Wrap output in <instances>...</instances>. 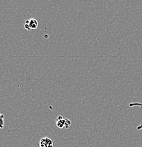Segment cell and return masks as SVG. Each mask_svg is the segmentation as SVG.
I'll use <instances>...</instances> for the list:
<instances>
[{
    "mask_svg": "<svg viewBox=\"0 0 142 147\" xmlns=\"http://www.w3.org/2000/svg\"><path fill=\"white\" fill-rule=\"evenodd\" d=\"M4 126V115L0 113V129H3Z\"/></svg>",
    "mask_w": 142,
    "mask_h": 147,
    "instance_id": "cell-5",
    "label": "cell"
},
{
    "mask_svg": "<svg viewBox=\"0 0 142 147\" xmlns=\"http://www.w3.org/2000/svg\"><path fill=\"white\" fill-rule=\"evenodd\" d=\"M38 26V22L35 18H30V19L27 20L24 24V28L28 30H32V29H36Z\"/></svg>",
    "mask_w": 142,
    "mask_h": 147,
    "instance_id": "cell-2",
    "label": "cell"
},
{
    "mask_svg": "<svg viewBox=\"0 0 142 147\" xmlns=\"http://www.w3.org/2000/svg\"><path fill=\"white\" fill-rule=\"evenodd\" d=\"M39 146L40 147H53L54 144H53L52 139L50 138L45 137L42 138L39 142Z\"/></svg>",
    "mask_w": 142,
    "mask_h": 147,
    "instance_id": "cell-3",
    "label": "cell"
},
{
    "mask_svg": "<svg viewBox=\"0 0 142 147\" xmlns=\"http://www.w3.org/2000/svg\"><path fill=\"white\" fill-rule=\"evenodd\" d=\"M129 107L131 108H135V107H139V108H142V102H131L129 103ZM137 130H141L142 129V124L140 125L139 126L137 127Z\"/></svg>",
    "mask_w": 142,
    "mask_h": 147,
    "instance_id": "cell-4",
    "label": "cell"
},
{
    "mask_svg": "<svg viewBox=\"0 0 142 147\" xmlns=\"http://www.w3.org/2000/svg\"><path fill=\"white\" fill-rule=\"evenodd\" d=\"M71 125V122L70 119L64 118L62 116L59 115L56 119V125L59 129H69Z\"/></svg>",
    "mask_w": 142,
    "mask_h": 147,
    "instance_id": "cell-1",
    "label": "cell"
}]
</instances>
